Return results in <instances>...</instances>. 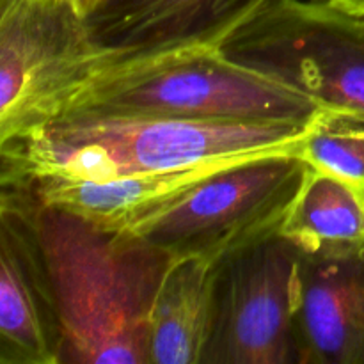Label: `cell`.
Returning a JSON list of instances; mask_svg holds the SVG:
<instances>
[{
  "label": "cell",
  "mask_w": 364,
  "mask_h": 364,
  "mask_svg": "<svg viewBox=\"0 0 364 364\" xmlns=\"http://www.w3.org/2000/svg\"><path fill=\"white\" fill-rule=\"evenodd\" d=\"M220 52L323 109L364 112V20L329 0H276Z\"/></svg>",
  "instance_id": "8992f818"
},
{
  "label": "cell",
  "mask_w": 364,
  "mask_h": 364,
  "mask_svg": "<svg viewBox=\"0 0 364 364\" xmlns=\"http://www.w3.org/2000/svg\"><path fill=\"white\" fill-rule=\"evenodd\" d=\"M308 171L301 149L240 160L149 213L132 230L173 258L219 262L279 233Z\"/></svg>",
  "instance_id": "5b68a950"
},
{
  "label": "cell",
  "mask_w": 364,
  "mask_h": 364,
  "mask_svg": "<svg viewBox=\"0 0 364 364\" xmlns=\"http://www.w3.org/2000/svg\"><path fill=\"white\" fill-rule=\"evenodd\" d=\"M304 269L306 256L281 233L219 259L201 364H302Z\"/></svg>",
  "instance_id": "52a82bcc"
},
{
  "label": "cell",
  "mask_w": 364,
  "mask_h": 364,
  "mask_svg": "<svg viewBox=\"0 0 364 364\" xmlns=\"http://www.w3.org/2000/svg\"><path fill=\"white\" fill-rule=\"evenodd\" d=\"M299 340L302 364H364V252L306 256Z\"/></svg>",
  "instance_id": "30bf717a"
},
{
  "label": "cell",
  "mask_w": 364,
  "mask_h": 364,
  "mask_svg": "<svg viewBox=\"0 0 364 364\" xmlns=\"http://www.w3.org/2000/svg\"><path fill=\"white\" fill-rule=\"evenodd\" d=\"M311 124V123H309ZM309 124L73 112L2 148V183L103 181L301 149Z\"/></svg>",
  "instance_id": "7a4b0ae2"
},
{
  "label": "cell",
  "mask_w": 364,
  "mask_h": 364,
  "mask_svg": "<svg viewBox=\"0 0 364 364\" xmlns=\"http://www.w3.org/2000/svg\"><path fill=\"white\" fill-rule=\"evenodd\" d=\"M329 2L364 20V0H329Z\"/></svg>",
  "instance_id": "5bb4252c"
},
{
  "label": "cell",
  "mask_w": 364,
  "mask_h": 364,
  "mask_svg": "<svg viewBox=\"0 0 364 364\" xmlns=\"http://www.w3.org/2000/svg\"><path fill=\"white\" fill-rule=\"evenodd\" d=\"M34 206L31 188L2 183L0 364H60L63 331Z\"/></svg>",
  "instance_id": "ba28073f"
},
{
  "label": "cell",
  "mask_w": 364,
  "mask_h": 364,
  "mask_svg": "<svg viewBox=\"0 0 364 364\" xmlns=\"http://www.w3.org/2000/svg\"><path fill=\"white\" fill-rule=\"evenodd\" d=\"M322 109L302 92L238 66L220 48L183 46L117 57L96 75L68 114L309 124Z\"/></svg>",
  "instance_id": "3957f363"
},
{
  "label": "cell",
  "mask_w": 364,
  "mask_h": 364,
  "mask_svg": "<svg viewBox=\"0 0 364 364\" xmlns=\"http://www.w3.org/2000/svg\"><path fill=\"white\" fill-rule=\"evenodd\" d=\"M301 155L313 167L364 181V112L320 110L302 141Z\"/></svg>",
  "instance_id": "4fadbf2b"
},
{
  "label": "cell",
  "mask_w": 364,
  "mask_h": 364,
  "mask_svg": "<svg viewBox=\"0 0 364 364\" xmlns=\"http://www.w3.org/2000/svg\"><path fill=\"white\" fill-rule=\"evenodd\" d=\"M34 224L59 311L60 364H151V315L173 256L137 231L38 199Z\"/></svg>",
  "instance_id": "6da1fadb"
},
{
  "label": "cell",
  "mask_w": 364,
  "mask_h": 364,
  "mask_svg": "<svg viewBox=\"0 0 364 364\" xmlns=\"http://www.w3.org/2000/svg\"><path fill=\"white\" fill-rule=\"evenodd\" d=\"M217 262L174 258L151 315V364H201L213 318Z\"/></svg>",
  "instance_id": "7c38bea8"
},
{
  "label": "cell",
  "mask_w": 364,
  "mask_h": 364,
  "mask_svg": "<svg viewBox=\"0 0 364 364\" xmlns=\"http://www.w3.org/2000/svg\"><path fill=\"white\" fill-rule=\"evenodd\" d=\"M70 2L77 7V11L82 16H85L89 13V9L92 7V4H95V0H70Z\"/></svg>",
  "instance_id": "9a60e30c"
},
{
  "label": "cell",
  "mask_w": 364,
  "mask_h": 364,
  "mask_svg": "<svg viewBox=\"0 0 364 364\" xmlns=\"http://www.w3.org/2000/svg\"><path fill=\"white\" fill-rule=\"evenodd\" d=\"M276 0H95L85 23L92 39L119 55L183 46L220 48Z\"/></svg>",
  "instance_id": "9c48e42d"
},
{
  "label": "cell",
  "mask_w": 364,
  "mask_h": 364,
  "mask_svg": "<svg viewBox=\"0 0 364 364\" xmlns=\"http://www.w3.org/2000/svg\"><path fill=\"white\" fill-rule=\"evenodd\" d=\"M279 233L308 258H343L364 252V181L309 164Z\"/></svg>",
  "instance_id": "8fae6325"
},
{
  "label": "cell",
  "mask_w": 364,
  "mask_h": 364,
  "mask_svg": "<svg viewBox=\"0 0 364 364\" xmlns=\"http://www.w3.org/2000/svg\"><path fill=\"white\" fill-rule=\"evenodd\" d=\"M117 57L70 0H0V144L66 116Z\"/></svg>",
  "instance_id": "277c9868"
}]
</instances>
